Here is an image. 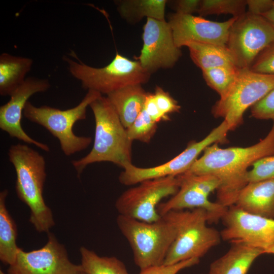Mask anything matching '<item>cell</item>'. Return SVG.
Segmentation results:
<instances>
[{"label": "cell", "instance_id": "1", "mask_svg": "<svg viewBox=\"0 0 274 274\" xmlns=\"http://www.w3.org/2000/svg\"><path fill=\"white\" fill-rule=\"evenodd\" d=\"M203 152L186 172L216 177L220 182L217 202L228 208L234 204L248 184L249 167L261 158L274 155V123L266 136L252 146L221 148L214 144Z\"/></svg>", "mask_w": 274, "mask_h": 274}, {"label": "cell", "instance_id": "2", "mask_svg": "<svg viewBox=\"0 0 274 274\" xmlns=\"http://www.w3.org/2000/svg\"><path fill=\"white\" fill-rule=\"evenodd\" d=\"M8 156L16 172L17 196L30 210V222L37 231L48 233L55 222L43 197L46 178L44 157L28 146L20 143L11 146Z\"/></svg>", "mask_w": 274, "mask_h": 274}, {"label": "cell", "instance_id": "3", "mask_svg": "<svg viewBox=\"0 0 274 274\" xmlns=\"http://www.w3.org/2000/svg\"><path fill=\"white\" fill-rule=\"evenodd\" d=\"M89 107L95 119L93 145L86 156L71 161L78 178L87 165L93 163L110 162L122 168L132 163L133 141L108 98L101 95Z\"/></svg>", "mask_w": 274, "mask_h": 274}, {"label": "cell", "instance_id": "4", "mask_svg": "<svg viewBox=\"0 0 274 274\" xmlns=\"http://www.w3.org/2000/svg\"><path fill=\"white\" fill-rule=\"evenodd\" d=\"M116 222L140 270L163 264L176 235L175 225L168 218L163 215L147 222L119 214Z\"/></svg>", "mask_w": 274, "mask_h": 274}, {"label": "cell", "instance_id": "5", "mask_svg": "<svg viewBox=\"0 0 274 274\" xmlns=\"http://www.w3.org/2000/svg\"><path fill=\"white\" fill-rule=\"evenodd\" d=\"M163 215L174 223L176 229L175 238L163 264L200 259L220 242V232L207 225L209 217L203 209L173 211Z\"/></svg>", "mask_w": 274, "mask_h": 274}, {"label": "cell", "instance_id": "6", "mask_svg": "<svg viewBox=\"0 0 274 274\" xmlns=\"http://www.w3.org/2000/svg\"><path fill=\"white\" fill-rule=\"evenodd\" d=\"M101 95L98 92L88 90L79 104L65 110L48 106L38 107L28 101L23 115L30 121L47 129L58 139L63 153L70 156L85 150L91 143L90 137L76 135L73 127L77 121L86 119L87 107Z\"/></svg>", "mask_w": 274, "mask_h": 274}, {"label": "cell", "instance_id": "7", "mask_svg": "<svg viewBox=\"0 0 274 274\" xmlns=\"http://www.w3.org/2000/svg\"><path fill=\"white\" fill-rule=\"evenodd\" d=\"M76 59L77 61L65 58L71 74L81 82L84 89L101 94L107 95L129 85L146 83L151 75L138 60L118 53L110 63L102 67L91 66Z\"/></svg>", "mask_w": 274, "mask_h": 274}, {"label": "cell", "instance_id": "8", "mask_svg": "<svg viewBox=\"0 0 274 274\" xmlns=\"http://www.w3.org/2000/svg\"><path fill=\"white\" fill-rule=\"evenodd\" d=\"M273 89L274 75L239 68L234 82L213 106L212 113L223 118L230 130H234L243 123L245 111Z\"/></svg>", "mask_w": 274, "mask_h": 274}, {"label": "cell", "instance_id": "9", "mask_svg": "<svg viewBox=\"0 0 274 274\" xmlns=\"http://www.w3.org/2000/svg\"><path fill=\"white\" fill-rule=\"evenodd\" d=\"M229 131L228 124L223 120L204 139L199 142H191L180 154L164 164L149 168L139 167L132 163L127 165L119 176V182L130 186L144 181L184 174L207 147L214 144L226 143Z\"/></svg>", "mask_w": 274, "mask_h": 274}, {"label": "cell", "instance_id": "10", "mask_svg": "<svg viewBox=\"0 0 274 274\" xmlns=\"http://www.w3.org/2000/svg\"><path fill=\"white\" fill-rule=\"evenodd\" d=\"M179 186L178 176L144 181L123 192L116 200L115 208L120 215L155 222L161 217L157 211L161 201L176 194Z\"/></svg>", "mask_w": 274, "mask_h": 274}, {"label": "cell", "instance_id": "11", "mask_svg": "<svg viewBox=\"0 0 274 274\" xmlns=\"http://www.w3.org/2000/svg\"><path fill=\"white\" fill-rule=\"evenodd\" d=\"M274 42V29L262 16L246 12L236 18L229 32L226 46L235 65L250 68L258 55Z\"/></svg>", "mask_w": 274, "mask_h": 274}, {"label": "cell", "instance_id": "12", "mask_svg": "<svg viewBox=\"0 0 274 274\" xmlns=\"http://www.w3.org/2000/svg\"><path fill=\"white\" fill-rule=\"evenodd\" d=\"M180 186L178 191L164 202H161L157 211L162 216L173 211L200 209L208 214L209 222L221 219L226 208L217 202L209 200L210 194L219 188L220 181L211 175H195L186 172L180 175Z\"/></svg>", "mask_w": 274, "mask_h": 274}, {"label": "cell", "instance_id": "13", "mask_svg": "<svg viewBox=\"0 0 274 274\" xmlns=\"http://www.w3.org/2000/svg\"><path fill=\"white\" fill-rule=\"evenodd\" d=\"M81 265L72 263L64 246L48 233V241L41 248L26 252L19 248L8 274H76Z\"/></svg>", "mask_w": 274, "mask_h": 274}, {"label": "cell", "instance_id": "14", "mask_svg": "<svg viewBox=\"0 0 274 274\" xmlns=\"http://www.w3.org/2000/svg\"><path fill=\"white\" fill-rule=\"evenodd\" d=\"M225 226L221 238L241 243L263 251L274 245V219L245 212L233 205L221 219Z\"/></svg>", "mask_w": 274, "mask_h": 274}, {"label": "cell", "instance_id": "15", "mask_svg": "<svg viewBox=\"0 0 274 274\" xmlns=\"http://www.w3.org/2000/svg\"><path fill=\"white\" fill-rule=\"evenodd\" d=\"M142 39L143 47L136 60L150 74L159 68L173 67L181 56L172 28L165 20L147 18Z\"/></svg>", "mask_w": 274, "mask_h": 274}, {"label": "cell", "instance_id": "16", "mask_svg": "<svg viewBox=\"0 0 274 274\" xmlns=\"http://www.w3.org/2000/svg\"><path fill=\"white\" fill-rule=\"evenodd\" d=\"M237 17L217 22L201 16L175 13L170 16L168 22L175 43L179 48L192 42L226 46L229 29Z\"/></svg>", "mask_w": 274, "mask_h": 274}, {"label": "cell", "instance_id": "17", "mask_svg": "<svg viewBox=\"0 0 274 274\" xmlns=\"http://www.w3.org/2000/svg\"><path fill=\"white\" fill-rule=\"evenodd\" d=\"M50 87L48 79L29 77L11 95L10 100L0 107V128L11 138L32 144L40 149L49 152V147L37 141L23 130L21 121L24 107L32 95L44 92Z\"/></svg>", "mask_w": 274, "mask_h": 274}, {"label": "cell", "instance_id": "18", "mask_svg": "<svg viewBox=\"0 0 274 274\" xmlns=\"http://www.w3.org/2000/svg\"><path fill=\"white\" fill-rule=\"evenodd\" d=\"M234 205L249 213L274 219V179L248 183Z\"/></svg>", "mask_w": 274, "mask_h": 274}, {"label": "cell", "instance_id": "19", "mask_svg": "<svg viewBox=\"0 0 274 274\" xmlns=\"http://www.w3.org/2000/svg\"><path fill=\"white\" fill-rule=\"evenodd\" d=\"M263 251L241 243H233L223 256L214 260L207 274H247Z\"/></svg>", "mask_w": 274, "mask_h": 274}, {"label": "cell", "instance_id": "20", "mask_svg": "<svg viewBox=\"0 0 274 274\" xmlns=\"http://www.w3.org/2000/svg\"><path fill=\"white\" fill-rule=\"evenodd\" d=\"M147 94L141 85L138 84L129 85L107 94V97L126 129L143 110Z\"/></svg>", "mask_w": 274, "mask_h": 274}, {"label": "cell", "instance_id": "21", "mask_svg": "<svg viewBox=\"0 0 274 274\" xmlns=\"http://www.w3.org/2000/svg\"><path fill=\"white\" fill-rule=\"evenodd\" d=\"M33 64L32 59L7 53L0 55V95H11L25 81Z\"/></svg>", "mask_w": 274, "mask_h": 274}, {"label": "cell", "instance_id": "22", "mask_svg": "<svg viewBox=\"0 0 274 274\" xmlns=\"http://www.w3.org/2000/svg\"><path fill=\"white\" fill-rule=\"evenodd\" d=\"M8 194L7 189L0 193V259L10 265L14 262L19 248L16 244L17 226L6 204Z\"/></svg>", "mask_w": 274, "mask_h": 274}, {"label": "cell", "instance_id": "23", "mask_svg": "<svg viewBox=\"0 0 274 274\" xmlns=\"http://www.w3.org/2000/svg\"><path fill=\"white\" fill-rule=\"evenodd\" d=\"M193 62L201 71L226 65H235L227 46L192 42L186 46Z\"/></svg>", "mask_w": 274, "mask_h": 274}, {"label": "cell", "instance_id": "24", "mask_svg": "<svg viewBox=\"0 0 274 274\" xmlns=\"http://www.w3.org/2000/svg\"><path fill=\"white\" fill-rule=\"evenodd\" d=\"M165 0H126L117 2L120 15L127 21L138 22L143 17L164 19Z\"/></svg>", "mask_w": 274, "mask_h": 274}, {"label": "cell", "instance_id": "25", "mask_svg": "<svg viewBox=\"0 0 274 274\" xmlns=\"http://www.w3.org/2000/svg\"><path fill=\"white\" fill-rule=\"evenodd\" d=\"M80 253V265L87 274H129L123 262L115 257L100 256L84 247Z\"/></svg>", "mask_w": 274, "mask_h": 274}, {"label": "cell", "instance_id": "26", "mask_svg": "<svg viewBox=\"0 0 274 274\" xmlns=\"http://www.w3.org/2000/svg\"><path fill=\"white\" fill-rule=\"evenodd\" d=\"M239 68L226 65L202 71L207 84L219 94L224 95L234 82Z\"/></svg>", "mask_w": 274, "mask_h": 274}, {"label": "cell", "instance_id": "27", "mask_svg": "<svg viewBox=\"0 0 274 274\" xmlns=\"http://www.w3.org/2000/svg\"><path fill=\"white\" fill-rule=\"evenodd\" d=\"M247 7L245 0H202L198 13L200 16L231 14L237 17L244 14Z\"/></svg>", "mask_w": 274, "mask_h": 274}, {"label": "cell", "instance_id": "28", "mask_svg": "<svg viewBox=\"0 0 274 274\" xmlns=\"http://www.w3.org/2000/svg\"><path fill=\"white\" fill-rule=\"evenodd\" d=\"M157 128L154 122L144 109L141 112L132 124L126 129L129 138L148 143L155 133Z\"/></svg>", "mask_w": 274, "mask_h": 274}, {"label": "cell", "instance_id": "29", "mask_svg": "<svg viewBox=\"0 0 274 274\" xmlns=\"http://www.w3.org/2000/svg\"><path fill=\"white\" fill-rule=\"evenodd\" d=\"M252 166L247 174L248 183L274 179V155L257 160Z\"/></svg>", "mask_w": 274, "mask_h": 274}, {"label": "cell", "instance_id": "30", "mask_svg": "<svg viewBox=\"0 0 274 274\" xmlns=\"http://www.w3.org/2000/svg\"><path fill=\"white\" fill-rule=\"evenodd\" d=\"M153 93L157 108L161 114L169 120V114L179 112L181 106L170 94L161 87L156 86Z\"/></svg>", "mask_w": 274, "mask_h": 274}, {"label": "cell", "instance_id": "31", "mask_svg": "<svg viewBox=\"0 0 274 274\" xmlns=\"http://www.w3.org/2000/svg\"><path fill=\"white\" fill-rule=\"evenodd\" d=\"M251 116L260 120H270L274 123V89L251 108Z\"/></svg>", "mask_w": 274, "mask_h": 274}, {"label": "cell", "instance_id": "32", "mask_svg": "<svg viewBox=\"0 0 274 274\" xmlns=\"http://www.w3.org/2000/svg\"><path fill=\"white\" fill-rule=\"evenodd\" d=\"M250 68L255 72L274 75V42L258 55Z\"/></svg>", "mask_w": 274, "mask_h": 274}, {"label": "cell", "instance_id": "33", "mask_svg": "<svg viewBox=\"0 0 274 274\" xmlns=\"http://www.w3.org/2000/svg\"><path fill=\"white\" fill-rule=\"evenodd\" d=\"M199 259L192 258L178 263L150 267L140 270L139 274H177L181 270L197 264Z\"/></svg>", "mask_w": 274, "mask_h": 274}, {"label": "cell", "instance_id": "34", "mask_svg": "<svg viewBox=\"0 0 274 274\" xmlns=\"http://www.w3.org/2000/svg\"><path fill=\"white\" fill-rule=\"evenodd\" d=\"M201 1L179 0L174 2L175 9L177 13L184 15H192L198 12Z\"/></svg>", "mask_w": 274, "mask_h": 274}, {"label": "cell", "instance_id": "35", "mask_svg": "<svg viewBox=\"0 0 274 274\" xmlns=\"http://www.w3.org/2000/svg\"><path fill=\"white\" fill-rule=\"evenodd\" d=\"M144 109L151 118L157 123L161 121H168L158 109L153 93L148 92L144 104Z\"/></svg>", "mask_w": 274, "mask_h": 274}, {"label": "cell", "instance_id": "36", "mask_svg": "<svg viewBox=\"0 0 274 274\" xmlns=\"http://www.w3.org/2000/svg\"><path fill=\"white\" fill-rule=\"evenodd\" d=\"M248 12L257 15L262 16L272 7V0H247Z\"/></svg>", "mask_w": 274, "mask_h": 274}, {"label": "cell", "instance_id": "37", "mask_svg": "<svg viewBox=\"0 0 274 274\" xmlns=\"http://www.w3.org/2000/svg\"><path fill=\"white\" fill-rule=\"evenodd\" d=\"M262 16L270 24L274 29V1L271 8Z\"/></svg>", "mask_w": 274, "mask_h": 274}, {"label": "cell", "instance_id": "38", "mask_svg": "<svg viewBox=\"0 0 274 274\" xmlns=\"http://www.w3.org/2000/svg\"><path fill=\"white\" fill-rule=\"evenodd\" d=\"M267 253L268 254H274V245L273 246H271L270 247H269L267 250Z\"/></svg>", "mask_w": 274, "mask_h": 274}, {"label": "cell", "instance_id": "39", "mask_svg": "<svg viewBox=\"0 0 274 274\" xmlns=\"http://www.w3.org/2000/svg\"><path fill=\"white\" fill-rule=\"evenodd\" d=\"M76 274H87V273L85 272H84L83 270V269H82L80 271H79V272H78Z\"/></svg>", "mask_w": 274, "mask_h": 274}, {"label": "cell", "instance_id": "40", "mask_svg": "<svg viewBox=\"0 0 274 274\" xmlns=\"http://www.w3.org/2000/svg\"><path fill=\"white\" fill-rule=\"evenodd\" d=\"M0 274H5L3 271L1 270L0 271Z\"/></svg>", "mask_w": 274, "mask_h": 274}]
</instances>
